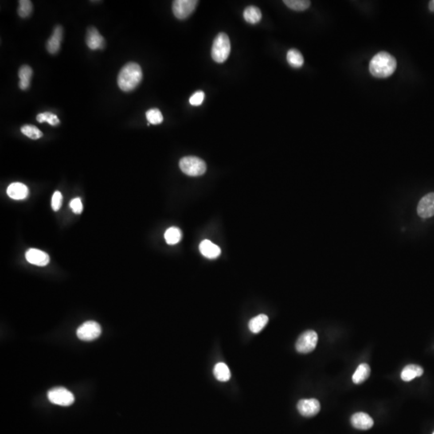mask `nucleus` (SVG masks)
I'll use <instances>...</instances> for the list:
<instances>
[{"mask_svg": "<svg viewBox=\"0 0 434 434\" xmlns=\"http://www.w3.org/2000/svg\"><path fill=\"white\" fill-rule=\"evenodd\" d=\"M204 97H205V95H204V93L203 91H198V92L195 93L191 97L190 99H189V102H190V104L192 106H200V105L202 104L203 102H204Z\"/></svg>", "mask_w": 434, "mask_h": 434, "instance_id": "31", "label": "nucleus"}, {"mask_svg": "<svg viewBox=\"0 0 434 434\" xmlns=\"http://www.w3.org/2000/svg\"><path fill=\"white\" fill-rule=\"evenodd\" d=\"M423 372H424V370H423V368L421 367L418 366V365H414V364H410V365H407L403 369L400 376H401V379L404 381L408 382V381H411V380H413L416 377L422 376Z\"/></svg>", "mask_w": 434, "mask_h": 434, "instance_id": "17", "label": "nucleus"}, {"mask_svg": "<svg viewBox=\"0 0 434 434\" xmlns=\"http://www.w3.org/2000/svg\"><path fill=\"white\" fill-rule=\"evenodd\" d=\"M86 44L91 50H98L104 48L105 39L94 27L89 28L87 32Z\"/></svg>", "mask_w": 434, "mask_h": 434, "instance_id": "13", "label": "nucleus"}, {"mask_svg": "<svg viewBox=\"0 0 434 434\" xmlns=\"http://www.w3.org/2000/svg\"><path fill=\"white\" fill-rule=\"evenodd\" d=\"M63 28L61 26H56L52 32L49 40L47 41V50L51 54H56L60 48V43L62 41Z\"/></svg>", "mask_w": 434, "mask_h": 434, "instance_id": "14", "label": "nucleus"}, {"mask_svg": "<svg viewBox=\"0 0 434 434\" xmlns=\"http://www.w3.org/2000/svg\"><path fill=\"white\" fill-rule=\"evenodd\" d=\"M142 79V71L140 65L137 63H128L118 74V86L122 91L130 92L140 84Z\"/></svg>", "mask_w": 434, "mask_h": 434, "instance_id": "2", "label": "nucleus"}, {"mask_svg": "<svg viewBox=\"0 0 434 434\" xmlns=\"http://www.w3.org/2000/svg\"><path fill=\"white\" fill-rule=\"evenodd\" d=\"M198 3L196 0H176L173 2V13L179 20H184L194 12Z\"/></svg>", "mask_w": 434, "mask_h": 434, "instance_id": "8", "label": "nucleus"}, {"mask_svg": "<svg viewBox=\"0 0 434 434\" xmlns=\"http://www.w3.org/2000/svg\"><path fill=\"white\" fill-rule=\"evenodd\" d=\"M428 8H429V10L430 12H434V0H432L429 2V5H428Z\"/></svg>", "mask_w": 434, "mask_h": 434, "instance_id": "33", "label": "nucleus"}, {"mask_svg": "<svg viewBox=\"0 0 434 434\" xmlns=\"http://www.w3.org/2000/svg\"><path fill=\"white\" fill-rule=\"evenodd\" d=\"M18 14L21 18H27L32 12V4L29 0L19 1Z\"/></svg>", "mask_w": 434, "mask_h": 434, "instance_id": "29", "label": "nucleus"}, {"mask_svg": "<svg viewBox=\"0 0 434 434\" xmlns=\"http://www.w3.org/2000/svg\"><path fill=\"white\" fill-rule=\"evenodd\" d=\"M231 52L230 40L225 33L216 36L212 48V57L217 63H224L228 58Z\"/></svg>", "mask_w": 434, "mask_h": 434, "instance_id": "3", "label": "nucleus"}, {"mask_svg": "<svg viewBox=\"0 0 434 434\" xmlns=\"http://www.w3.org/2000/svg\"><path fill=\"white\" fill-rule=\"evenodd\" d=\"M317 342H318L317 333L314 330H307L298 337L295 348L299 353L307 354L315 349Z\"/></svg>", "mask_w": 434, "mask_h": 434, "instance_id": "6", "label": "nucleus"}, {"mask_svg": "<svg viewBox=\"0 0 434 434\" xmlns=\"http://www.w3.org/2000/svg\"><path fill=\"white\" fill-rule=\"evenodd\" d=\"M243 16L246 22L252 24H257L262 18V12L258 8L255 6H249L245 8Z\"/></svg>", "mask_w": 434, "mask_h": 434, "instance_id": "21", "label": "nucleus"}, {"mask_svg": "<svg viewBox=\"0 0 434 434\" xmlns=\"http://www.w3.org/2000/svg\"><path fill=\"white\" fill-rule=\"evenodd\" d=\"M32 76V69L28 65H23L19 70V77H20V83L19 86L22 90H26L30 86L31 77Z\"/></svg>", "mask_w": 434, "mask_h": 434, "instance_id": "19", "label": "nucleus"}, {"mask_svg": "<svg viewBox=\"0 0 434 434\" xmlns=\"http://www.w3.org/2000/svg\"><path fill=\"white\" fill-rule=\"evenodd\" d=\"M146 118L149 124L158 125L163 121L162 113L158 109H151L146 113Z\"/></svg>", "mask_w": 434, "mask_h": 434, "instance_id": "27", "label": "nucleus"}, {"mask_svg": "<svg viewBox=\"0 0 434 434\" xmlns=\"http://www.w3.org/2000/svg\"><path fill=\"white\" fill-rule=\"evenodd\" d=\"M21 132L33 140L39 139L43 136V133L36 126L32 125H24L21 127Z\"/></svg>", "mask_w": 434, "mask_h": 434, "instance_id": "26", "label": "nucleus"}, {"mask_svg": "<svg viewBox=\"0 0 434 434\" xmlns=\"http://www.w3.org/2000/svg\"><path fill=\"white\" fill-rule=\"evenodd\" d=\"M213 374L216 380L221 382H226L231 377L230 370L224 363H218L213 369Z\"/></svg>", "mask_w": 434, "mask_h": 434, "instance_id": "22", "label": "nucleus"}, {"mask_svg": "<svg viewBox=\"0 0 434 434\" xmlns=\"http://www.w3.org/2000/svg\"><path fill=\"white\" fill-rule=\"evenodd\" d=\"M298 412L305 417H312L320 411V403L316 399H302L297 404Z\"/></svg>", "mask_w": 434, "mask_h": 434, "instance_id": "9", "label": "nucleus"}, {"mask_svg": "<svg viewBox=\"0 0 434 434\" xmlns=\"http://www.w3.org/2000/svg\"><path fill=\"white\" fill-rule=\"evenodd\" d=\"M7 193L13 200H21L28 197L29 190L28 187L22 183H13L8 186Z\"/></svg>", "mask_w": 434, "mask_h": 434, "instance_id": "15", "label": "nucleus"}, {"mask_svg": "<svg viewBox=\"0 0 434 434\" xmlns=\"http://www.w3.org/2000/svg\"><path fill=\"white\" fill-rule=\"evenodd\" d=\"M200 251L202 255L209 259H215L220 255V247L208 240H203L200 244Z\"/></svg>", "mask_w": 434, "mask_h": 434, "instance_id": "16", "label": "nucleus"}, {"mask_svg": "<svg viewBox=\"0 0 434 434\" xmlns=\"http://www.w3.org/2000/svg\"><path fill=\"white\" fill-rule=\"evenodd\" d=\"M25 257L31 264L38 266H45L49 263V256L44 251L37 248H30L25 253Z\"/></svg>", "mask_w": 434, "mask_h": 434, "instance_id": "11", "label": "nucleus"}, {"mask_svg": "<svg viewBox=\"0 0 434 434\" xmlns=\"http://www.w3.org/2000/svg\"><path fill=\"white\" fill-rule=\"evenodd\" d=\"M286 59L289 64L293 68H300L304 64V58L302 53L294 48L288 51Z\"/></svg>", "mask_w": 434, "mask_h": 434, "instance_id": "23", "label": "nucleus"}, {"mask_svg": "<svg viewBox=\"0 0 434 434\" xmlns=\"http://www.w3.org/2000/svg\"><path fill=\"white\" fill-rule=\"evenodd\" d=\"M352 426L360 430H368L374 424L373 419L365 412H356L351 419Z\"/></svg>", "mask_w": 434, "mask_h": 434, "instance_id": "12", "label": "nucleus"}, {"mask_svg": "<svg viewBox=\"0 0 434 434\" xmlns=\"http://www.w3.org/2000/svg\"><path fill=\"white\" fill-rule=\"evenodd\" d=\"M269 322V318L266 314H259L257 316L252 318L248 322V328L253 334H258Z\"/></svg>", "mask_w": 434, "mask_h": 434, "instance_id": "18", "label": "nucleus"}, {"mask_svg": "<svg viewBox=\"0 0 434 434\" xmlns=\"http://www.w3.org/2000/svg\"><path fill=\"white\" fill-rule=\"evenodd\" d=\"M102 327L95 321H87L79 326L76 330V335L83 341H93L100 336Z\"/></svg>", "mask_w": 434, "mask_h": 434, "instance_id": "7", "label": "nucleus"}, {"mask_svg": "<svg viewBox=\"0 0 434 434\" xmlns=\"http://www.w3.org/2000/svg\"><path fill=\"white\" fill-rule=\"evenodd\" d=\"M62 200V194L60 192H55L52 198V208L53 211L57 212L61 208Z\"/></svg>", "mask_w": 434, "mask_h": 434, "instance_id": "30", "label": "nucleus"}, {"mask_svg": "<svg viewBox=\"0 0 434 434\" xmlns=\"http://www.w3.org/2000/svg\"><path fill=\"white\" fill-rule=\"evenodd\" d=\"M397 63L394 56L388 52H381L375 55L369 64L371 74L378 78H386L396 71Z\"/></svg>", "mask_w": 434, "mask_h": 434, "instance_id": "1", "label": "nucleus"}, {"mask_svg": "<svg viewBox=\"0 0 434 434\" xmlns=\"http://www.w3.org/2000/svg\"><path fill=\"white\" fill-rule=\"evenodd\" d=\"M432 434H434V432H433V433H432Z\"/></svg>", "mask_w": 434, "mask_h": 434, "instance_id": "34", "label": "nucleus"}, {"mask_svg": "<svg viewBox=\"0 0 434 434\" xmlns=\"http://www.w3.org/2000/svg\"><path fill=\"white\" fill-rule=\"evenodd\" d=\"M164 238L168 244H176L180 242L182 238V232L180 228L176 227H170L165 232Z\"/></svg>", "mask_w": 434, "mask_h": 434, "instance_id": "24", "label": "nucleus"}, {"mask_svg": "<svg viewBox=\"0 0 434 434\" xmlns=\"http://www.w3.org/2000/svg\"><path fill=\"white\" fill-rule=\"evenodd\" d=\"M371 373V368L367 364H361L357 368L354 375L352 376V381L356 384H360L364 382L369 377Z\"/></svg>", "mask_w": 434, "mask_h": 434, "instance_id": "20", "label": "nucleus"}, {"mask_svg": "<svg viewBox=\"0 0 434 434\" xmlns=\"http://www.w3.org/2000/svg\"><path fill=\"white\" fill-rule=\"evenodd\" d=\"M48 398L52 404L60 406H69L75 401L74 395L64 388H55L48 391Z\"/></svg>", "mask_w": 434, "mask_h": 434, "instance_id": "5", "label": "nucleus"}, {"mask_svg": "<svg viewBox=\"0 0 434 434\" xmlns=\"http://www.w3.org/2000/svg\"><path fill=\"white\" fill-rule=\"evenodd\" d=\"M286 6L297 12L305 11L310 6V1L307 0H284Z\"/></svg>", "mask_w": 434, "mask_h": 434, "instance_id": "25", "label": "nucleus"}, {"mask_svg": "<svg viewBox=\"0 0 434 434\" xmlns=\"http://www.w3.org/2000/svg\"><path fill=\"white\" fill-rule=\"evenodd\" d=\"M69 206L72 208V212L75 214H80L83 211V204L80 198L72 199L71 200Z\"/></svg>", "mask_w": 434, "mask_h": 434, "instance_id": "32", "label": "nucleus"}, {"mask_svg": "<svg viewBox=\"0 0 434 434\" xmlns=\"http://www.w3.org/2000/svg\"><path fill=\"white\" fill-rule=\"evenodd\" d=\"M180 168L187 176L196 177L206 172L207 165L198 157L187 156L180 159Z\"/></svg>", "mask_w": 434, "mask_h": 434, "instance_id": "4", "label": "nucleus"}, {"mask_svg": "<svg viewBox=\"0 0 434 434\" xmlns=\"http://www.w3.org/2000/svg\"><path fill=\"white\" fill-rule=\"evenodd\" d=\"M36 120L38 121L40 123L46 122L52 126H55L60 123L58 117L56 116V114H52L51 112H44L38 114L36 117Z\"/></svg>", "mask_w": 434, "mask_h": 434, "instance_id": "28", "label": "nucleus"}, {"mask_svg": "<svg viewBox=\"0 0 434 434\" xmlns=\"http://www.w3.org/2000/svg\"><path fill=\"white\" fill-rule=\"evenodd\" d=\"M417 213L424 219L434 216V192L428 193L420 200L417 206Z\"/></svg>", "mask_w": 434, "mask_h": 434, "instance_id": "10", "label": "nucleus"}]
</instances>
